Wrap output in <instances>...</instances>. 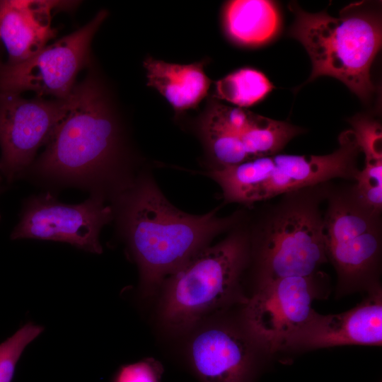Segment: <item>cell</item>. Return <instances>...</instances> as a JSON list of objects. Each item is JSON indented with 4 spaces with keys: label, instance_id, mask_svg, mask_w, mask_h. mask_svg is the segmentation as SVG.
Listing matches in <instances>:
<instances>
[{
    "label": "cell",
    "instance_id": "6da1fadb",
    "mask_svg": "<svg viewBox=\"0 0 382 382\" xmlns=\"http://www.w3.org/2000/svg\"><path fill=\"white\" fill-rule=\"evenodd\" d=\"M69 100L66 114L25 175L87 189L110 200L140 171L125 128L98 77L88 76L76 84Z\"/></svg>",
    "mask_w": 382,
    "mask_h": 382
},
{
    "label": "cell",
    "instance_id": "7a4b0ae2",
    "mask_svg": "<svg viewBox=\"0 0 382 382\" xmlns=\"http://www.w3.org/2000/svg\"><path fill=\"white\" fill-rule=\"evenodd\" d=\"M110 201L117 231L138 267L142 288L149 293L246 214L245 209H240L219 216L220 207L200 215L184 212L166 199L145 169Z\"/></svg>",
    "mask_w": 382,
    "mask_h": 382
},
{
    "label": "cell",
    "instance_id": "3957f363",
    "mask_svg": "<svg viewBox=\"0 0 382 382\" xmlns=\"http://www.w3.org/2000/svg\"><path fill=\"white\" fill-rule=\"evenodd\" d=\"M331 183L286 192L255 214L248 212L257 281L311 276L328 262L321 204Z\"/></svg>",
    "mask_w": 382,
    "mask_h": 382
},
{
    "label": "cell",
    "instance_id": "277c9868",
    "mask_svg": "<svg viewBox=\"0 0 382 382\" xmlns=\"http://www.w3.org/2000/svg\"><path fill=\"white\" fill-rule=\"evenodd\" d=\"M289 8L295 15L289 34L304 47L312 63L306 82L331 76L369 102L376 91L371 66L381 47L379 15L366 8L362 1L348 5L338 17L324 11L308 13L296 4Z\"/></svg>",
    "mask_w": 382,
    "mask_h": 382
},
{
    "label": "cell",
    "instance_id": "5b68a950",
    "mask_svg": "<svg viewBox=\"0 0 382 382\" xmlns=\"http://www.w3.org/2000/svg\"><path fill=\"white\" fill-rule=\"evenodd\" d=\"M247 216L248 212L225 238L201 250L164 280L160 316L167 328L185 331L226 305L247 303L241 288L250 261Z\"/></svg>",
    "mask_w": 382,
    "mask_h": 382
},
{
    "label": "cell",
    "instance_id": "8992f818",
    "mask_svg": "<svg viewBox=\"0 0 382 382\" xmlns=\"http://www.w3.org/2000/svg\"><path fill=\"white\" fill-rule=\"evenodd\" d=\"M360 148L352 129L339 136V146L326 155L276 154L203 175L221 190L224 204L237 203L249 209L286 192L341 178L355 181L360 169Z\"/></svg>",
    "mask_w": 382,
    "mask_h": 382
},
{
    "label": "cell",
    "instance_id": "52a82bcc",
    "mask_svg": "<svg viewBox=\"0 0 382 382\" xmlns=\"http://www.w3.org/2000/svg\"><path fill=\"white\" fill-rule=\"evenodd\" d=\"M323 214L326 256L334 266L339 287L372 288L379 274L381 214L364 204L352 184L330 185Z\"/></svg>",
    "mask_w": 382,
    "mask_h": 382
},
{
    "label": "cell",
    "instance_id": "ba28073f",
    "mask_svg": "<svg viewBox=\"0 0 382 382\" xmlns=\"http://www.w3.org/2000/svg\"><path fill=\"white\" fill-rule=\"evenodd\" d=\"M206 170L221 169L278 154L305 130L212 98L195 125Z\"/></svg>",
    "mask_w": 382,
    "mask_h": 382
},
{
    "label": "cell",
    "instance_id": "9c48e42d",
    "mask_svg": "<svg viewBox=\"0 0 382 382\" xmlns=\"http://www.w3.org/2000/svg\"><path fill=\"white\" fill-rule=\"evenodd\" d=\"M107 16L102 10L80 29L28 59L0 65V92L19 94L31 91L37 97L69 98L76 84V76L88 64L91 42Z\"/></svg>",
    "mask_w": 382,
    "mask_h": 382
},
{
    "label": "cell",
    "instance_id": "30bf717a",
    "mask_svg": "<svg viewBox=\"0 0 382 382\" xmlns=\"http://www.w3.org/2000/svg\"><path fill=\"white\" fill-rule=\"evenodd\" d=\"M100 195H91L81 203L68 204L50 192L33 196L24 203L11 238L64 242L100 254V231L114 219L113 208Z\"/></svg>",
    "mask_w": 382,
    "mask_h": 382
},
{
    "label": "cell",
    "instance_id": "8fae6325",
    "mask_svg": "<svg viewBox=\"0 0 382 382\" xmlns=\"http://www.w3.org/2000/svg\"><path fill=\"white\" fill-rule=\"evenodd\" d=\"M69 106L66 99H25L0 92V172L8 183L25 176Z\"/></svg>",
    "mask_w": 382,
    "mask_h": 382
},
{
    "label": "cell",
    "instance_id": "7c38bea8",
    "mask_svg": "<svg viewBox=\"0 0 382 382\" xmlns=\"http://www.w3.org/2000/svg\"><path fill=\"white\" fill-rule=\"evenodd\" d=\"M316 275L257 281L244 313L248 332L256 342L271 352L281 349L303 327L314 311Z\"/></svg>",
    "mask_w": 382,
    "mask_h": 382
},
{
    "label": "cell",
    "instance_id": "4fadbf2b",
    "mask_svg": "<svg viewBox=\"0 0 382 382\" xmlns=\"http://www.w3.org/2000/svg\"><path fill=\"white\" fill-rule=\"evenodd\" d=\"M356 307L339 313L321 315L313 311L282 349H308L339 345H381L382 298L378 284Z\"/></svg>",
    "mask_w": 382,
    "mask_h": 382
},
{
    "label": "cell",
    "instance_id": "5bb4252c",
    "mask_svg": "<svg viewBox=\"0 0 382 382\" xmlns=\"http://www.w3.org/2000/svg\"><path fill=\"white\" fill-rule=\"evenodd\" d=\"M249 345L245 336L232 327L204 328L188 345L190 366L200 382H247L253 368Z\"/></svg>",
    "mask_w": 382,
    "mask_h": 382
},
{
    "label": "cell",
    "instance_id": "9a60e30c",
    "mask_svg": "<svg viewBox=\"0 0 382 382\" xmlns=\"http://www.w3.org/2000/svg\"><path fill=\"white\" fill-rule=\"evenodd\" d=\"M70 1H0V37L8 53V64H17L37 54L54 37L51 14Z\"/></svg>",
    "mask_w": 382,
    "mask_h": 382
},
{
    "label": "cell",
    "instance_id": "2e32d148",
    "mask_svg": "<svg viewBox=\"0 0 382 382\" xmlns=\"http://www.w3.org/2000/svg\"><path fill=\"white\" fill-rule=\"evenodd\" d=\"M205 60L190 64L167 62L148 56L144 61L146 85L158 92L177 113L196 108L208 94L212 81Z\"/></svg>",
    "mask_w": 382,
    "mask_h": 382
},
{
    "label": "cell",
    "instance_id": "e0dca14e",
    "mask_svg": "<svg viewBox=\"0 0 382 382\" xmlns=\"http://www.w3.org/2000/svg\"><path fill=\"white\" fill-rule=\"evenodd\" d=\"M222 23L231 40L241 45L255 46L276 34L279 16L270 1L233 0L223 8Z\"/></svg>",
    "mask_w": 382,
    "mask_h": 382
},
{
    "label": "cell",
    "instance_id": "ac0fdd59",
    "mask_svg": "<svg viewBox=\"0 0 382 382\" xmlns=\"http://www.w3.org/2000/svg\"><path fill=\"white\" fill-rule=\"evenodd\" d=\"M273 88L272 83L261 71L242 68L214 83L213 98L244 108L260 101Z\"/></svg>",
    "mask_w": 382,
    "mask_h": 382
},
{
    "label": "cell",
    "instance_id": "d6986e66",
    "mask_svg": "<svg viewBox=\"0 0 382 382\" xmlns=\"http://www.w3.org/2000/svg\"><path fill=\"white\" fill-rule=\"evenodd\" d=\"M42 331V326L28 323L0 344V382H11L24 349Z\"/></svg>",
    "mask_w": 382,
    "mask_h": 382
},
{
    "label": "cell",
    "instance_id": "ffe728a7",
    "mask_svg": "<svg viewBox=\"0 0 382 382\" xmlns=\"http://www.w3.org/2000/svg\"><path fill=\"white\" fill-rule=\"evenodd\" d=\"M357 198L373 211L382 210V161H365L352 184Z\"/></svg>",
    "mask_w": 382,
    "mask_h": 382
},
{
    "label": "cell",
    "instance_id": "44dd1931",
    "mask_svg": "<svg viewBox=\"0 0 382 382\" xmlns=\"http://www.w3.org/2000/svg\"><path fill=\"white\" fill-rule=\"evenodd\" d=\"M364 161L382 160V129L380 122L368 115H357L349 120Z\"/></svg>",
    "mask_w": 382,
    "mask_h": 382
},
{
    "label": "cell",
    "instance_id": "7402d4cb",
    "mask_svg": "<svg viewBox=\"0 0 382 382\" xmlns=\"http://www.w3.org/2000/svg\"><path fill=\"white\" fill-rule=\"evenodd\" d=\"M163 372L161 364L154 358L122 366L114 382H159Z\"/></svg>",
    "mask_w": 382,
    "mask_h": 382
},
{
    "label": "cell",
    "instance_id": "603a6c76",
    "mask_svg": "<svg viewBox=\"0 0 382 382\" xmlns=\"http://www.w3.org/2000/svg\"><path fill=\"white\" fill-rule=\"evenodd\" d=\"M4 190V188L2 185L0 184V194Z\"/></svg>",
    "mask_w": 382,
    "mask_h": 382
},
{
    "label": "cell",
    "instance_id": "cb8c5ba5",
    "mask_svg": "<svg viewBox=\"0 0 382 382\" xmlns=\"http://www.w3.org/2000/svg\"><path fill=\"white\" fill-rule=\"evenodd\" d=\"M1 172H0V181H1Z\"/></svg>",
    "mask_w": 382,
    "mask_h": 382
}]
</instances>
